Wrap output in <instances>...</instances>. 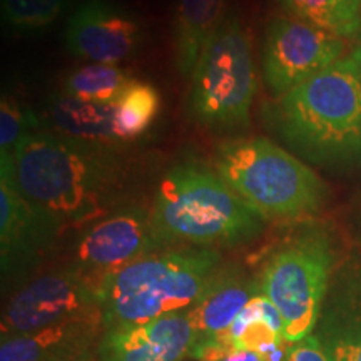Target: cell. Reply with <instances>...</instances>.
I'll return each mask as SVG.
<instances>
[{"instance_id":"obj_1","label":"cell","mask_w":361,"mask_h":361,"mask_svg":"<svg viewBox=\"0 0 361 361\" xmlns=\"http://www.w3.org/2000/svg\"><path fill=\"white\" fill-rule=\"evenodd\" d=\"M119 149L39 129L0 157V174L62 224L84 223L99 218L123 184Z\"/></svg>"},{"instance_id":"obj_2","label":"cell","mask_w":361,"mask_h":361,"mask_svg":"<svg viewBox=\"0 0 361 361\" xmlns=\"http://www.w3.org/2000/svg\"><path fill=\"white\" fill-rule=\"evenodd\" d=\"M266 121L306 159L353 162L361 157V79L341 59L278 97L266 109Z\"/></svg>"},{"instance_id":"obj_3","label":"cell","mask_w":361,"mask_h":361,"mask_svg":"<svg viewBox=\"0 0 361 361\" xmlns=\"http://www.w3.org/2000/svg\"><path fill=\"white\" fill-rule=\"evenodd\" d=\"M159 246H236L263 233L264 218L233 191L216 169L179 161L162 176L151 209Z\"/></svg>"},{"instance_id":"obj_4","label":"cell","mask_w":361,"mask_h":361,"mask_svg":"<svg viewBox=\"0 0 361 361\" xmlns=\"http://www.w3.org/2000/svg\"><path fill=\"white\" fill-rule=\"evenodd\" d=\"M213 250L152 252L96 283L106 329L188 311L219 268Z\"/></svg>"},{"instance_id":"obj_5","label":"cell","mask_w":361,"mask_h":361,"mask_svg":"<svg viewBox=\"0 0 361 361\" xmlns=\"http://www.w3.org/2000/svg\"><path fill=\"white\" fill-rule=\"evenodd\" d=\"M216 171L264 219H298L319 209L323 180L266 137H236L216 149Z\"/></svg>"},{"instance_id":"obj_6","label":"cell","mask_w":361,"mask_h":361,"mask_svg":"<svg viewBox=\"0 0 361 361\" xmlns=\"http://www.w3.org/2000/svg\"><path fill=\"white\" fill-rule=\"evenodd\" d=\"M188 112L211 133H238L250 126L256 96L251 37L236 13H226L191 75Z\"/></svg>"},{"instance_id":"obj_7","label":"cell","mask_w":361,"mask_h":361,"mask_svg":"<svg viewBox=\"0 0 361 361\" xmlns=\"http://www.w3.org/2000/svg\"><path fill=\"white\" fill-rule=\"evenodd\" d=\"M331 268V246L319 233L295 238L264 263L259 290L281 313L290 343L305 340L318 324Z\"/></svg>"},{"instance_id":"obj_8","label":"cell","mask_w":361,"mask_h":361,"mask_svg":"<svg viewBox=\"0 0 361 361\" xmlns=\"http://www.w3.org/2000/svg\"><path fill=\"white\" fill-rule=\"evenodd\" d=\"M345 39L293 19L273 17L264 30L261 47L263 78L269 92L281 97L300 84L341 61Z\"/></svg>"},{"instance_id":"obj_9","label":"cell","mask_w":361,"mask_h":361,"mask_svg":"<svg viewBox=\"0 0 361 361\" xmlns=\"http://www.w3.org/2000/svg\"><path fill=\"white\" fill-rule=\"evenodd\" d=\"M85 318H102L96 284L79 268L57 271L34 279L12 298L2 316V336Z\"/></svg>"},{"instance_id":"obj_10","label":"cell","mask_w":361,"mask_h":361,"mask_svg":"<svg viewBox=\"0 0 361 361\" xmlns=\"http://www.w3.org/2000/svg\"><path fill=\"white\" fill-rule=\"evenodd\" d=\"M142 24L112 0H82L67 19L64 40L72 56L92 64L117 66L142 42Z\"/></svg>"},{"instance_id":"obj_11","label":"cell","mask_w":361,"mask_h":361,"mask_svg":"<svg viewBox=\"0 0 361 361\" xmlns=\"http://www.w3.org/2000/svg\"><path fill=\"white\" fill-rule=\"evenodd\" d=\"M159 243L152 229L151 211L126 206L99 219L78 245L79 269L96 284L106 274L152 255Z\"/></svg>"},{"instance_id":"obj_12","label":"cell","mask_w":361,"mask_h":361,"mask_svg":"<svg viewBox=\"0 0 361 361\" xmlns=\"http://www.w3.org/2000/svg\"><path fill=\"white\" fill-rule=\"evenodd\" d=\"M62 223L22 196L7 174H0V258L4 276L35 264L56 239Z\"/></svg>"},{"instance_id":"obj_13","label":"cell","mask_w":361,"mask_h":361,"mask_svg":"<svg viewBox=\"0 0 361 361\" xmlns=\"http://www.w3.org/2000/svg\"><path fill=\"white\" fill-rule=\"evenodd\" d=\"M196 343V333L183 311L107 329L99 356L101 361H184Z\"/></svg>"},{"instance_id":"obj_14","label":"cell","mask_w":361,"mask_h":361,"mask_svg":"<svg viewBox=\"0 0 361 361\" xmlns=\"http://www.w3.org/2000/svg\"><path fill=\"white\" fill-rule=\"evenodd\" d=\"M259 291V283L250 281L239 271L218 268L197 303L186 311L197 341L228 331Z\"/></svg>"},{"instance_id":"obj_15","label":"cell","mask_w":361,"mask_h":361,"mask_svg":"<svg viewBox=\"0 0 361 361\" xmlns=\"http://www.w3.org/2000/svg\"><path fill=\"white\" fill-rule=\"evenodd\" d=\"M101 326L102 318H85L27 335L2 336L0 361H75Z\"/></svg>"},{"instance_id":"obj_16","label":"cell","mask_w":361,"mask_h":361,"mask_svg":"<svg viewBox=\"0 0 361 361\" xmlns=\"http://www.w3.org/2000/svg\"><path fill=\"white\" fill-rule=\"evenodd\" d=\"M114 104H99L74 99L67 94H51L45 101L44 129L89 144L123 147L114 128Z\"/></svg>"},{"instance_id":"obj_17","label":"cell","mask_w":361,"mask_h":361,"mask_svg":"<svg viewBox=\"0 0 361 361\" xmlns=\"http://www.w3.org/2000/svg\"><path fill=\"white\" fill-rule=\"evenodd\" d=\"M226 0H179L173 22L174 61L184 79H191L206 44L224 19Z\"/></svg>"},{"instance_id":"obj_18","label":"cell","mask_w":361,"mask_h":361,"mask_svg":"<svg viewBox=\"0 0 361 361\" xmlns=\"http://www.w3.org/2000/svg\"><path fill=\"white\" fill-rule=\"evenodd\" d=\"M318 340L329 361H361V284L343 291Z\"/></svg>"},{"instance_id":"obj_19","label":"cell","mask_w":361,"mask_h":361,"mask_svg":"<svg viewBox=\"0 0 361 361\" xmlns=\"http://www.w3.org/2000/svg\"><path fill=\"white\" fill-rule=\"evenodd\" d=\"M218 336L233 348L252 350L256 353L273 343L288 341L284 338L281 313L261 291L251 298L228 331Z\"/></svg>"},{"instance_id":"obj_20","label":"cell","mask_w":361,"mask_h":361,"mask_svg":"<svg viewBox=\"0 0 361 361\" xmlns=\"http://www.w3.org/2000/svg\"><path fill=\"white\" fill-rule=\"evenodd\" d=\"M293 19L308 22L341 39H360L361 0H278Z\"/></svg>"},{"instance_id":"obj_21","label":"cell","mask_w":361,"mask_h":361,"mask_svg":"<svg viewBox=\"0 0 361 361\" xmlns=\"http://www.w3.org/2000/svg\"><path fill=\"white\" fill-rule=\"evenodd\" d=\"M134 80L133 74L119 66L87 64L67 72L61 92L80 101L116 104Z\"/></svg>"},{"instance_id":"obj_22","label":"cell","mask_w":361,"mask_h":361,"mask_svg":"<svg viewBox=\"0 0 361 361\" xmlns=\"http://www.w3.org/2000/svg\"><path fill=\"white\" fill-rule=\"evenodd\" d=\"M114 128L124 144L147 133L161 111V94L154 85L135 79L114 104Z\"/></svg>"},{"instance_id":"obj_23","label":"cell","mask_w":361,"mask_h":361,"mask_svg":"<svg viewBox=\"0 0 361 361\" xmlns=\"http://www.w3.org/2000/svg\"><path fill=\"white\" fill-rule=\"evenodd\" d=\"M75 0H0L2 22L12 32L29 34L51 27Z\"/></svg>"},{"instance_id":"obj_24","label":"cell","mask_w":361,"mask_h":361,"mask_svg":"<svg viewBox=\"0 0 361 361\" xmlns=\"http://www.w3.org/2000/svg\"><path fill=\"white\" fill-rule=\"evenodd\" d=\"M39 129H44L42 119L12 94L4 92L0 101V157L12 156L20 139Z\"/></svg>"},{"instance_id":"obj_25","label":"cell","mask_w":361,"mask_h":361,"mask_svg":"<svg viewBox=\"0 0 361 361\" xmlns=\"http://www.w3.org/2000/svg\"><path fill=\"white\" fill-rule=\"evenodd\" d=\"M286 361H329V358L318 336L310 335L305 340L293 343Z\"/></svg>"},{"instance_id":"obj_26","label":"cell","mask_w":361,"mask_h":361,"mask_svg":"<svg viewBox=\"0 0 361 361\" xmlns=\"http://www.w3.org/2000/svg\"><path fill=\"white\" fill-rule=\"evenodd\" d=\"M214 361H264L263 356L252 350L228 348L223 355L218 356Z\"/></svg>"},{"instance_id":"obj_27","label":"cell","mask_w":361,"mask_h":361,"mask_svg":"<svg viewBox=\"0 0 361 361\" xmlns=\"http://www.w3.org/2000/svg\"><path fill=\"white\" fill-rule=\"evenodd\" d=\"M346 59H348V62L353 66L356 74H358V78L361 79V40H360V44L353 49V52H351Z\"/></svg>"},{"instance_id":"obj_28","label":"cell","mask_w":361,"mask_h":361,"mask_svg":"<svg viewBox=\"0 0 361 361\" xmlns=\"http://www.w3.org/2000/svg\"><path fill=\"white\" fill-rule=\"evenodd\" d=\"M78 361H87V360H78Z\"/></svg>"},{"instance_id":"obj_29","label":"cell","mask_w":361,"mask_h":361,"mask_svg":"<svg viewBox=\"0 0 361 361\" xmlns=\"http://www.w3.org/2000/svg\"><path fill=\"white\" fill-rule=\"evenodd\" d=\"M360 40H361V35H360Z\"/></svg>"}]
</instances>
